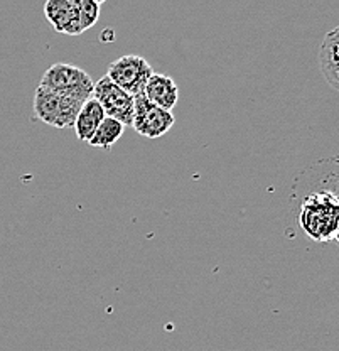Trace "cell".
Returning a JSON list of instances; mask_svg holds the SVG:
<instances>
[{"label":"cell","instance_id":"8","mask_svg":"<svg viewBox=\"0 0 339 351\" xmlns=\"http://www.w3.org/2000/svg\"><path fill=\"white\" fill-rule=\"evenodd\" d=\"M142 95L151 104H154L155 107L167 110V112H173V108L177 105V100H179V88H177L176 82L171 76L154 73L149 78Z\"/></svg>","mask_w":339,"mask_h":351},{"label":"cell","instance_id":"12","mask_svg":"<svg viewBox=\"0 0 339 351\" xmlns=\"http://www.w3.org/2000/svg\"><path fill=\"white\" fill-rule=\"evenodd\" d=\"M79 3V12H81V21L85 31H88L90 27H93L100 19L101 5L103 2H97V0H78Z\"/></svg>","mask_w":339,"mask_h":351},{"label":"cell","instance_id":"2","mask_svg":"<svg viewBox=\"0 0 339 351\" xmlns=\"http://www.w3.org/2000/svg\"><path fill=\"white\" fill-rule=\"evenodd\" d=\"M85 101L63 97L46 88L38 86L34 93V119L56 129L75 127L76 117Z\"/></svg>","mask_w":339,"mask_h":351},{"label":"cell","instance_id":"11","mask_svg":"<svg viewBox=\"0 0 339 351\" xmlns=\"http://www.w3.org/2000/svg\"><path fill=\"white\" fill-rule=\"evenodd\" d=\"M123 130H125L123 123H120L115 119H110V117H105V120L100 123V127L95 132L88 144L97 149H110L113 144H116L122 138Z\"/></svg>","mask_w":339,"mask_h":351},{"label":"cell","instance_id":"10","mask_svg":"<svg viewBox=\"0 0 339 351\" xmlns=\"http://www.w3.org/2000/svg\"><path fill=\"white\" fill-rule=\"evenodd\" d=\"M105 117L107 115H105L101 105L98 104L95 98H88V100L83 104V107L79 110L75 122V130L79 141L90 142L91 137L95 135V132L100 127V123L105 120Z\"/></svg>","mask_w":339,"mask_h":351},{"label":"cell","instance_id":"1","mask_svg":"<svg viewBox=\"0 0 339 351\" xmlns=\"http://www.w3.org/2000/svg\"><path fill=\"white\" fill-rule=\"evenodd\" d=\"M299 225L319 243L334 240L339 230V193L333 189L307 193L299 206Z\"/></svg>","mask_w":339,"mask_h":351},{"label":"cell","instance_id":"13","mask_svg":"<svg viewBox=\"0 0 339 351\" xmlns=\"http://www.w3.org/2000/svg\"><path fill=\"white\" fill-rule=\"evenodd\" d=\"M334 240H336V241H338V243H339V230H338V233H336V237H334Z\"/></svg>","mask_w":339,"mask_h":351},{"label":"cell","instance_id":"7","mask_svg":"<svg viewBox=\"0 0 339 351\" xmlns=\"http://www.w3.org/2000/svg\"><path fill=\"white\" fill-rule=\"evenodd\" d=\"M45 16L61 34L79 36L85 32L78 0H49L45 5Z\"/></svg>","mask_w":339,"mask_h":351},{"label":"cell","instance_id":"5","mask_svg":"<svg viewBox=\"0 0 339 351\" xmlns=\"http://www.w3.org/2000/svg\"><path fill=\"white\" fill-rule=\"evenodd\" d=\"M91 98L98 101L103 108L105 115L110 119L118 120L125 127L132 125L134 117V105H136V98L118 88L115 83L110 82L107 76H101L93 86V93Z\"/></svg>","mask_w":339,"mask_h":351},{"label":"cell","instance_id":"6","mask_svg":"<svg viewBox=\"0 0 339 351\" xmlns=\"http://www.w3.org/2000/svg\"><path fill=\"white\" fill-rule=\"evenodd\" d=\"M174 123H176V117L173 112L155 107L144 95H137L132 125H130L137 134L147 138H159L173 129Z\"/></svg>","mask_w":339,"mask_h":351},{"label":"cell","instance_id":"3","mask_svg":"<svg viewBox=\"0 0 339 351\" xmlns=\"http://www.w3.org/2000/svg\"><path fill=\"white\" fill-rule=\"evenodd\" d=\"M39 86L54 91L63 97L78 98L86 101L93 93V80L83 68L75 64L56 63L51 64L42 75Z\"/></svg>","mask_w":339,"mask_h":351},{"label":"cell","instance_id":"9","mask_svg":"<svg viewBox=\"0 0 339 351\" xmlns=\"http://www.w3.org/2000/svg\"><path fill=\"white\" fill-rule=\"evenodd\" d=\"M319 66L326 82L339 91V25L324 36L319 49Z\"/></svg>","mask_w":339,"mask_h":351},{"label":"cell","instance_id":"4","mask_svg":"<svg viewBox=\"0 0 339 351\" xmlns=\"http://www.w3.org/2000/svg\"><path fill=\"white\" fill-rule=\"evenodd\" d=\"M152 75H154V69L145 58L138 54H125L108 64L105 76L136 98L137 95H142Z\"/></svg>","mask_w":339,"mask_h":351}]
</instances>
